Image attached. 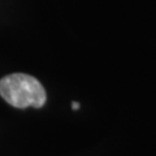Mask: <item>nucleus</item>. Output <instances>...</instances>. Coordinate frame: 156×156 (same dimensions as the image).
<instances>
[{
	"mask_svg": "<svg viewBox=\"0 0 156 156\" xmlns=\"http://www.w3.org/2000/svg\"><path fill=\"white\" fill-rule=\"evenodd\" d=\"M0 95L14 108H42L46 104L44 87L35 77L25 73H12L0 80Z\"/></svg>",
	"mask_w": 156,
	"mask_h": 156,
	"instance_id": "f257e3e1",
	"label": "nucleus"
},
{
	"mask_svg": "<svg viewBox=\"0 0 156 156\" xmlns=\"http://www.w3.org/2000/svg\"><path fill=\"white\" fill-rule=\"evenodd\" d=\"M72 108L73 109H78V108H80V104H78V103H72Z\"/></svg>",
	"mask_w": 156,
	"mask_h": 156,
	"instance_id": "f03ea898",
	"label": "nucleus"
}]
</instances>
